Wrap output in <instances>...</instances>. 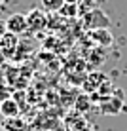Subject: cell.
Returning a JSON list of instances; mask_svg holds the SVG:
<instances>
[{
	"instance_id": "6da1fadb",
	"label": "cell",
	"mask_w": 127,
	"mask_h": 131,
	"mask_svg": "<svg viewBox=\"0 0 127 131\" xmlns=\"http://www.w3.org/2000/svg\"><path fill=\"white\" fill-rule=\"evenodd\" d=\"M84 27H85V30H89V32H95V30H101V29H108V27H110V19H108V15L102 10L93 8V10H89L85 13Z\"/></svg>"
},
{
	"instance_id": "7a4b0ae2",
	"label": "cell",
	"mask_w": 127,
	"mask_h": 131,
	"mask_svg": "<svg viewBox=\"0 0 127 131\" xmlns=\"http://www.w3.org/2000/svg\"><path fill=\"white\" fill-rule=\"evenodd\" d=\"M27 25H29V30H44L49 25V17L42 10H32L27 13Z\"/></svg>"
},
{
	"instance_id": "3957f363",
	"label": "cell",
	"mask_w": 127,
	"mask_h": 131,
	"mask_svg": "<svg viewBox=\"0 0 127 131\" xmlns=\"http://www.w3.org/2000/svg\"><path fill=\"white\" fill-rule=\"evenodd\" d=\"M6 27H8V32L17 34V36H19L21 32H25V30H29L27 13H11V15L6 19Z\"/></svg>"
},
{
	"instance_id": "277c9868",
	"label": "cell",
	"mask_w": 127,
	"mask_h": 131,
	"mask_svg": "<svg viewBox=\"0 0 127 131\" xmlns=\"http://www.w3.org/2000/svg\"><path fill=\"white\" fill-rule=\"evenodd\" d=\"M17 48H19V38H17V34L8 32V34L2 38V42H0V53H2L4 57L15 55Z\"/></svg>"
},
{
	"instance_id": "5b68a950",
	"label": "cell",
	"mask_w": 127,
	"mask_h": 131,
	"mask_svg": "<svg viewBox=\"0 0 127 131\" xmlns=\"http://www.w3.org/2000/svg\"><path fill=\"white\" fill-rule=\"evenodd\" d=\"M0 114L4 116V120L17 118V116H19V106H17V103L13 101V99H4V101L0 103Z\"/></svg>"
},
{
	"instance_id": "8992f818",
	"label": "cell",
	"mask_w": 127,
	"mask_h": 131,
	"mask_svg": "<svg viewBox=\"0 0 127 131\" xmlns=\"http://www.w3.org/2000/svg\"><path fill=\"white\" fill-rule=\"evenodd\" d=\"M25 129H27V122H23L19 116L2 122V131H25Z\"/></svg>"
},
{
	"instance_id": "52a82bcc",
	"label": "cell",
	"mask_w": 127,
	"mask_h": 131,
	"mask_svg": "<svg viewBox=\"0 0 127 131\" xmlns=\"http://www.w3.org/2000/svg\"><path fill=\"white\" fill-rule=\"evenodd\" d=\"M65 0H40V6L44 8V12L48 13H57L63 10V6H65Z\"/></svg>"
},
{
	"instance_id": "ba28073f",
	"label": "cell",
	"mask_w": 127,
	"mask_h": 131,
	"mask_svg": "<svg viewBox=\"0 0 127 131\" xmlns=\"http://www.w3.org/2000/svg\"><path fill=\"white\" fill-rule=\"evenodd\" d=\"M91 38L97 40V44H102V46H110V44H112V34H110L108 29L95 30V32H91Z\"/></svg>"
},
{
	"instance_id": "9c48e42d",
	"label": "cell",
	"mask_w": 127,
	"mask_h": 131,
	"mask_svg": "<svg viewBox=\"0 0 127 131\" xmlns=\"http://www.w3.org/2000/svg\"><path fill=\"white\" fill-rule=\"evenodd\" d=\"M8 34V27H6V21L0 19V42H2V38Z\"/></svg>"
},
{
	"instance_id": "30bf717a",
	"label": "cell",
	"mask_w": 127,
	"mask_h": 131,
	"mask_svg": "<svg viewBox=\"0 0 127 131\" xmlns=\"http://www.w3.org/2000/svg\"><path fill=\"white\" fill-rule=\"evenodd\" d=\"M87 2H95V0H87Z\"/></svg>"
},
{
	"instance_id": "8fae6325",
	"label": "cell",
	"mask_w": 127,
	"mask_h": 131,
	"mask_svg": "<svg viewBox=\"0 0 127 131\" xmlns=\"http://www.w3.org/2000/svg\"><path fill=\"white\" fill-rule=\"evenodd\" d=\"M0 4H2V0H0Z\"/></svg>"
}]
</instances>
